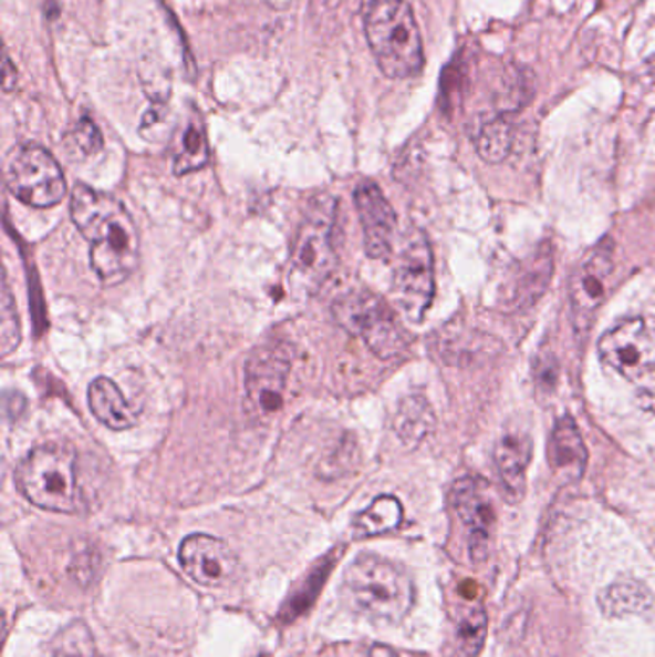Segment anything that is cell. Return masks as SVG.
Wrapping results in <instances>:
<instances>
[{
	"label": "cell",
	"instance_id": "cell-11",
	"mask_svg": "<svg viewBox=\"0 0 655 657\" xmlns=\"http://www.w3.org/2000/svg\"><path fill=\"white\" fill-rule=\"evenodd\" d=\"M613 271V243H597L584 254L569 279V304L576 331L586 332L602 306Z\"/></svg>",
	"mask_w": 655,
	"mask_h": 657
},
{
	"label": "cell",
	"instance_id": "cell-26",
	"mask_svg": "<svg viewBox=\"0 0 655 657\" xmlns=\"http://www.w3.org/2000/svg\"><path fill=\"white\" fill-rule=\"evenodd\" d=\"M70 143L81 156H93L103 148V133L98 131L95 123L85 117L73 127Z\"/></svg>",
	"mask_w": 655,
	"mask_h": 657
},
{
	"label": "cell",
	"instance_id": "cell-25",
	"mask_svg": "<svg viewBox=\"0 0 655 657\" xmlns=\"http://www.w3.org/2000/svg\"><path fill=\"white\" fill-rule=\"evenodd\" d=\"M22 339L20 332V319H18V310H15L14 298L10 295V287H8L7 279L2 285V300H0V355H12Z\"/></svg>",
	"mask_w": 655,
	"mask_h": 657
},
{
	"label": "cell",
	"instance_id": "cell-19",
	"mask_svg": "<svg viewBox=\"0 0 655 657\" xmlns=\"http://www.w3.org/2000/svg\"><path fill=\"white\" fill-rule=\"evenodd\" d=\"M597 607L610 619L648 614L654 607V594L638 578L621 577L597 594Z\"/></svg>",
	"mask_w": 655,
	"mask_h": 657
},
{
	"label": "cell",
	"instance_id": "cell-6",
	"mask_svg": "<svg viewBox=\"0 0 655 657\" xmlns=\"http://www.w3.org/2000/svg\"><path fill=\"white\" fill-rule=\"evenodd\" d=\"M336 204L331 196L313 201L292 245V271L308 290L320 287L335 268L333 227Z\"/></svg>",
	"mask_w": 655,
	"mask_h": 657
},
{
	"label": "cell",
	"instance_id": "cell-17",
	"mask_svg": "<svg viewBox=\"0 0 655 657\" xmlns=\"http://www.w3.org/2000/svg\"><path fill=\"white\" fill-rule=\"evenodd\" d=\"M532 441L529 434L506 433L498 439L495 449V463L503 494L510 502L523 499L527 486V468L531 463Z\"/></svg>",
	"mask_w": 655,
	"mask_h": 657
},
{
	"label": "cell",
	"instance_id": "cell-8",
	"mask_svg": "<svg viewBox=\"0 0 655 657\" xmlns=\"http://www.w3.org/2000/svg\"><path fill=\"white\" fill-rule=\"evenodd\" d=\"M7 181L18 201L35 208H51L66 196L62 167L51 152L41 146L15 148L8 160Z\"/></svg>",
	"mask_w": 655,
	"mask_h": 657
},
{
	"label": "cell",
	"instance_id": "cell-7",
	"mask_svg": "<svg viewBox=\"0 0 655 657\" xmlns=\"http://www.w3.org/2000/svg\"><path fill=\"white\" fill-rule=\"evenodd\" d=\"M600 358L636 389L655 394V329L642 319H625L602 335Z\"/></svg>",
	"mask_w": 655,
	"mask_h": 657
},
{
	"label": "cell",
	"instance_id": "cell-16",
	"mask_svg": "<svg viewBox=\"0 0 655 657\" xmlns=\"http://www.w3.org/2000/svg\"><path fill=\"white\" fill-rule=\"evenodd\" d=\"M547 455L553 475L561 483H575L583 478L589 463V450L573 419L563 418L555 423L548 441Z\"/></svg>",
	"mask_w": 655,
	"mask_h": 657
},
{
	"label": "cell",
	"instance_id": "cell-28",
	"mask_svg": "<svg viewBox=\"0 0 655 657\" xmlns=\"http://www.w3.org/2000/svg\"><path fill=\"white\" fill-rule=\"evenodd\" d=\"M364 657H396L388 646H383V644H373L370 650H365Z\"/></svg>",
	"mask_w": 655,
	"mask_h": 657
},
{
	"label": "cell",
	"instance_id": "cell-15",
	"mask_svg": "<svg viewBox=\"0 0 655 657\" xmlns=\"http://www.w3.org/2000/svg\"><path fill=\"white\" fill-rule=\"evenodd\" d=\"M357 216L364 229L365 253L373 260H383L393 253L396 214L375 183L364 181L354 193Z\"/></svg>",
	"mask_w": 655,
	"mask_h": 657
},
{
	"label": "cell",
	"instance_id": "cell-13",
	"mask_svg": "<svg viewBox=\"0 0 655 657\" xmlns=\"http://www.w3.org/2000/svg\"><path fill=\"white\" fill-rule=\"evenodd\" d=\"M179 564L197 585L208 588H226L241 575L233 550L210 535L187 536L179 546Z\"/></svg>",
	"mask_w": 655,
	"mask_h": 657
},
{
	"label": "cell",
	"instance_id": "cell-3",
	"mask_svg": "<svg viewBox=\"0 0 655 657\" xmlns=\"http://www.w3.org/2000/svg\"><path fill=\"white\" fill-rule=\"evenodd\" d=\"M365 37L386 78L402 80L422 72V33L406 0H372L365 14Z\"/></svg>",
	"mask_w": 655,
	"mask_h": 657
},
{
	"label": "cell",
	"instance_id": "cell-23",
	"mask_svg": "<svg viewBox=\"0 0 655 657\" xmlns=\"http://www.w3.org/2000/svg\"><path fill=\"white\" fill-rule=\"evenodd\" d=\"M404 510L401 500L394 496H380L372 506L364 510L354 521L357 536H375L401 527Z\"/></svg>",
	"mask_w": 655,
	"mask_h": 657
},
{
	"label": "cell",
	"instance_id": "cell-14",
	"mask_svg": "<svg viewBox=\"0 0 655 657\" xmlns=\"http://www.w3.org/2000/svg\"><path fill=\"white\" fill-rule=\"evenodd\" d=\"M552 274V248L542 245L527 260L513 266L510 275L506 277L498 298L500 308L506 311H516V314L529 310L547 292Z\"/></svg>",
	"mask_w": 655,
	"mask_h": 657
},
{
	"label": "cell",
	"instance_id": "cell-5",
	"mask_svg": "<svg viewBox=\"0 0 655 657\" xmlns=\"http://www.w3.org/2000/svg\"><path fill=\"white\" fill-rule=\"evenodd\" d=\"M333 314L346 331L364 339L381 360H394L408 352V331L393 308L370 290H352L339 298Z\"/></svg>",
	"mask_w": 655,
	"mask_h": 657
},
{
	"label": "cell",
	"instance_id": "cell-12",
	"mask_svg": "<svg viewBox=\"0 0 655 657\" xmlns=\"http://www.w3.org/2000/svg\"><path fill=\"white\" fill-rule=\"evenodd\" d=\"M451 504L458 513L459 521L467 528L469 556L474 564L487 562L492 548L496 513L488 492L487 481L479 478L459 479L451 491Z\"/></svg>",
	"mask_w": 655,
	"mask_h": 657
},
{
	"label": "cell",
	"instance_id": "cell-21",
	"mask_svg": "<svg viewBox=\"0 0 655 657\" xmlns=\"http://www.w3.org/2000/svg\"><path fill=\"white\" fill-rule=\"evenodd\" d=\"M487 640V612L482 604H474L456 615L451 657H479Z\"/></svg>",
	"mask_w": 655,
	"mask_h": 657
},
{
	"label": "cell",
	"instance_id": "cell-10",
	"mask_svg": "<svg viewBox=\"0 0 655 657\" xmlns=\"http://www.w3.org/2000/svg\"><path fill=\"white\" fill-rule=\"evenodd\" d=\"M291 368V350L281 342L254 350L245 369L248 412L254 418L266 419L275 415L283 408L284 389Z\"/></svg>",
	"mask_w": 655,
	"mask_h": 657
},
{
	"label": "cell",
	"instance_id": "cell-9",
	"mask_svg": "<svg viewBox=\"0 0 655 657\" xmlns=\"http://www.w3.org/2000/svg\"><path fill=\"white\" fill-rule=\"evenodd\" d=\"M393 297L402 314L422 321L435 297V268L429 240L422 232L409 233L402 245L393 275Z\"/></svg>",
	"mask_w": 655,
	"mask_h": 657
},
{
	"label": "cell",
	"instance_id": "cell-22",
	"mask_svg": "<svg viewBox=\"0 0 655 657\" xmlns=\"http://www.w3.org/2000/svg\"><path fill=\"white\" fill-rule=\"evenodd\" d=\"M513 137H516V133H513V123L510 122V116L500 114V116L482 123L477 131L475 146L485 162L500 164L510 156Z\"/></svg>",
	"mask_w": 655,
	"mask_h": 657
},
{
	"label": "cell",
	"instance_id": "cell-24",
	"mask_svg": "<svg viewBox=\"0 0 655 657\" xmlns=\"http://www.w3.org/2000/svg\"><path fill=\"white\" fill-rule=\"evenodd\" d=\"M208 156H210V151H208L205 127H202V123L195 120L189 123V127L183 135L181 152L175 158L174 174L187 175L190 172H197L208 164Z\"/></svg>",
	"mask_w": 655,
	"mask_h": 657
},
{
	"label": "cell",
	"instance_id": "cell-2",
	"mask_svg": "<svg viewBox=\"0 0 655 657\" xmlns=\"http://www.w3.org/2000/svg\"><path fill=\"white\" fill-rule=\"evenodd\" d=\"M343 596L354 612L373 622L401 623L414 606L415 586L402 565L360 554L344 571Z\"/></svg>",
	"mask_w": 655,
	"mask_h": 657
},
{
	"label": "cell",
	"instance_id": "cell-20",
	"mask_svg": "<svg viewBox=\"0 0 655 657\" xmlns=\"http://www.w3.org/2000/svg\"><path fill=\"white\" fill-rule=\"evenodd\" d=\"M435 413L423 397H408L402 400L394 418V431L406 446H419L435 429Z\"/></svg>",
	"mask_w": 655,
	"mask_h": 657
},
{
	"label": "cell",
	"instance_id": "cell-18",
	"mask_svg": "<svg viewBox=\"0 0 655 657\" xmlns=\"http://www.w3.org/2000/svg\"><path fill=\"white\" fill-rule=\"evenodd\" d=\"M89 406L95 418L114 431L132 429L141 410L125 400L122 390L108 377H98L89 387Z\"/></svg>",
	"mask_w": 655,
	"mask_h": 657
},
{
	"label": "cell",
	"instance_id": "cell-1",
	"mask_svg": "<svg viewBox=\"0 0 655 657\" xmlns=\"http://www.w3.org/2000/svg\"><path fill=\"white\" fill-rule=\"evenodd\" d=\"M72 219L91 245V268L106 287L124 283L138 266L141 243L129 212L117 198L87 185H75Z\"/></svg>",
	"mask_w": 655,
	"mask_h": 657
},
{
	"label": "cell",
	"instance_id": "cell-27",
	"mask_svg": "<svg viewBox=\"0 0 655 657\" xmlns=\"http://www.w3.org/2000/svg\"><path fill=\"white\" fill-rule=\"evenodd\" d=\"M87 636L85 627H72L64 635L60 636V644L56 646V657H89L91 654V636Z\"/></svg>",
	"mask_w": 655,
	"mask_h": 657
},
{
	"label": "cell",
	"instance_id": "cell-4",
	"mask_svg": "<svg viewBox=\"0 0 655 657\" xmlns=\"http://www.w3.org/2000/svg\"><path fill=\"white\" fill-rule=\"evenodd\" d=\"M15 484L33 506L46 512L81 510L77 460L64 444H43L31 450L15 470Z\"/></svg>",
	"mask_w": 655,
	"mask_h": 657
}]
</instances>
